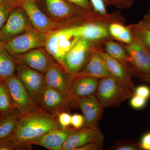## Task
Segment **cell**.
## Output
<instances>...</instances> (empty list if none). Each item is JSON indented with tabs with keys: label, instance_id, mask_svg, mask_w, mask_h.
<instances>
[{
	"label": "cell",
	"instance_id": "cell-1",
	"mask_svg": "<svg viewBox=\"0 0 150 150\" xmlns=\"http://www.w3.org/2000/svg\"><path fill=\"white\" fill-rule=\"evenodd\" d=\"M57 117L41 110L23 115L11 139L17 150L30 149V142L53 129H61Z\"/></svg>",
	"mask_w": 150,
	"mask_h": 150
},
{
	"label": "cell",
	"instance_id": "cell-2",
	"mask_svg": "<svg viewBox=\"0 0 150 150\" xmlns=\"http://www.w3.org/2000/svg\"><path fill=\"white\" fill-rule=\"evenodd\" d=\"M134 90L112 76L98 80L96 97L104 108L116 107L134 94Z\"/></svg>",
	"mask_w": 150,
	"mask_h": 150
},
{
	"label": "cell",
	"instance_id": "cell-3",
	"mask_svg": "<svg viewBox=\"0 0 150 150\" xmlns=\"http://www.w3.org/2000/svg\"><path fill=\"white\" fill-rule=\"evenodd\" d=\"M48 33L34 28L4 43V48L12 56L20 55L35 48L45 47Z\"/></svg>",
	"mask_w": 150,
	"mask_h": 150
},
{
	"label": "cell",
	"instance_id": "cell-4",
	"mask_svg": "<svg viewBox=\"0 0 150 150\" xmlns=\"http://www.w3.org/2000/svg\"><path fill=\"white\" fill-rule=\"evenodd\" d=\"M38 105L43 111L57 117L59 113L77 106L70 96L46 85L40 95Z\"/></svg>",
	"mask_w": 150,
	"mask_h": 150
},
{
	"label": "cell",
	"instance_id": "cell-5",
	"mask_svg": "<svg viewBox=\"0 0 150 150\" xmlns=\"http://www.w3.org/2000/svg\"><path fill=\"white\" fill-rule=\"evenodd\" d=\"M12 100L23 115L42 110L28 92L16 74L5 81Z\"/></svg>",
	"mask_w": 150,
	"mask_h": 150
},
{
	"label": "cell",
	"instance_id": "cell-6",
	"mask_svg": "<svg viewBox=\"0 0 150 150\" xmlns=\"http://www.w3.org/2000/svg\"><path fill=\"white\" fill-rule=\"evenodd\" d=\"M79 39L73 36L69 28H62L48 33L45 48L55 61L61 65L65 54Z\"/></svg>",
	"mask_w": 150,
	"mask_h": 150
},
{
	"label": "cell",
	"instance_id": "cell-7",
	"mask_svg": "<svg viewBox=\"0 0 150 150\" xmlns=\"http://www.w3.org/2000/svg\"><path fill=\"white\" fill-rule=\"evenodd\" d=\"M90 42L80 38L64 56L62 65L74 79L84 68L90 58Z\"/></svg>",
	"mask_w": 150,
	"mask_h": 150
},
{
	"label": "cell",
	"instance_id": "cell-8",
	"mask_svg": "<svg viewBox=\"0 0 150 150\" xmlns=\"http://www.w3.org/2000/svg\"><path fill=\"white\" fill-rule=\"evenodd\" d=\"M30 24L36 30L49 33L62 29L61 24L50 18L34 0H28L21 5Z\"/></svg>",
	"mask_w": 150,
	"mask_h": 150
},
{
	"label": "cell",
	"instance_id": "cell-9",
	"mask_svg": "<svg viewBox=\"0 0 150 150\" xmlns=\"http://www.w3.org/2000/svg\"><path fill=\"white\" fill-rule=\"evenodd\" d=\"M16 74L38 105L41 94L46 85L44 74L33 69L21 63H16Z\"/></svg>",
	"mask_w": 150,
	"mask_h": 150
},
{
	"label": "cell",
	"instance_id": "cell-10",
	"mask_svg": "<svg viewBox=\"0 0 150 150\" xmlns=\"http://www.w3.org/2000/svg\"><path fill=\"white\" fill-rule=\"evenodd\" d=\"M38 5L50 18L62 25V21L85 11L66 0H37Z\"/></svg>",
	"mask_w": 150,
	"mask_h": 150
},
{
	"label": "cell",
	"instance_id": "cell-11",
	"mask_svg": "<svg viewBox=\"0 0 150 150\" xmlns=\"http://www.w3.org/2000/svg\"><path fill=\"white\" fill-rule=\"evenodd\" d=\"M32 28L23 9L21 7L14 8L11 11L5 24L0 30V40L5 43Z\"/></svg>",
	"mask_w": 150,
	"mask_h": 150
},
{
	"label": "cell",
	"instance_id": "cell-12",
	"mask_svg": "<svg viewBox=\"0 0 150 150\" xmlns=\"http://www.w3.org/2000/svg\"><path fill=\"white\" fill-rule=\"evenodd\" d=\"M13 57L16 63H21L43 74H45L57 63L45 47L35 48Z\"/></svg>",
	"mask_w": 150,
	"mask_h": 150
},
{
	"label": "cell",
	"instance_id": "cell-13",
	"mask_svg": "<svg viewBox=\"0 0 150 150\" xmlns=\"http://www.w3.org/2000/svg\"><path fill=\"white\" fill-rule=\"evenodd\" d=\"M104 139L103 134L98 127L76 129L67 138L61 150H76L91 142L103 143Z\"/></svg>",
	"mask_w": 150,
	"mask_h": 150
},
{
	"label": "cell",
	"instance_id": "cell-14",
	"mask_svg": "<svg viewBox=\"0 0 150 150\" xmlns=\"http://www.w3.org/2000/svg\"><path fill=\"white\" fill-rule=\"evenodd\" d=\"M126 50L136 75L150 74V54L138 39L135 37L134 42L126 46Z\"/></svg>",
	"mask_w": 150,
	"mask_h": 150
},
{
	"label": "cell",
	"instance_id": "cell-15",
	"mask_svg": "<svg viewBox=\"0 0 150 150\" xmlns=\"http://www.w3.org/2000/svg\"><path fill=\"white\" fill-rule=\"evenodd\" d=\"M44 75L46 85L70 96L74 79L61 65L56 63Z\"/></svg>",
	"mask_w": 150,
	"mask_h": 150
},
{
	"label": "cell",
	"instance_id": "cell-16",
	"mask_svg": "<svg viewBox=\"0 0 150 150\" xmlns=\"http://www.w3.org/2000/svg\"><path fill=\"white\" fill-rule=\"evenodd\" d=\"M78 107L83 112L84 124L83 128H96L103 112L104 108L96 95L91 96L78 100Z\"/></svg>",
	"mask_w": 150,
	"mask_h": 150
},
{
	"label": "cell",
	"instance_id": "cell-17",
	"mask_svg": "<svg viewBox=\"0 0 150 150\" xmlns=\"http://www.w3.org/2000/svg\"><path fill=\"white\" fill-rule=\"evenodd\" d=\"M76 129L70 127L53 129L30 142V144L38 145L50 150H61L67 138Z\"/></svg>",
	"mask_w": 150,
	"mask_h": 150
},
{
	"label": "cell",
	"instance_id": "cell-18",
	"mask_svg": "<svg viewBox=\"0 0 150 150\" xmlns=\"http://www.w3.org/2000/svg\"><path fill=\"white\" fill-rule=\"evenodd\" d=\"M98 80L99 79L91 76L76 78L71 87L70 96L76 103L77 100L81 98L96 95Z\"/></svg>",
	"mask_w": 150,
	"mask_h": 150
},
{
	"label": "cell",
	"instance_id": "cell-19",
	"mask_svg": "<svg viewBox=\"0 0 150 150\" xmlns=\"http://www.w3.org/2000/svg\"><path fill=\"white\" fill-rule=\"evenodd\" d=\"M68 28L73 36L88 41L101 40L108 35L106 26L96 23H87Z\"/></svg>",
	"mask_w": 150,
	"mask_h": 150
},
{
	"label": "cell",
	"instance_id": "cell-20",
	"mask_svg": "<svg viewBox=\"0 0 150 150\" xmlns=\"http://www.w3.org/2000/svg\"><path fill=\"white\" fill-rule=\"evenodd\" d=\"M98 53L104 61L111 76L134 90L135 88L131 79V74L126 69V65L112 58L106 52Z\"/></svg>",
	"mask_w": 150,
	"mask_h": 150
},
{
	"label": "cell",
	"instance_id": "cell-21",
	"mask_svg": "<svg viewBox=\"0 0 150 150\" xmlns=\"http://www.w3.org/2000/svg\"><path fill=\"white\" fill-rule=\"evenodd\" d=\"M111 74L108 69L104 61L98 52L92 53L88 62L82 71L74 77L91 76L100 79L110 76Z\"/></svg>",
	"mask_w": 150,
	"mask_h": 150
},
{
	"label": "cell",
	"instance_id": "cell-22",
	"mask_svg": "<svg viewBox=\"0 0 150 150\" xmlns=\"http://www.w3.org/2000/svg\"><path fill=\"white\" fill-rule=\"evenodd\" d=\"M22 116L16 109L0 118V142L11 139L13 137Z\"/></svg>",
	"mask_w": 150,
	"mask_h": 150
},
{
	"label": "cell",
	"instance_id": "cell-23",
	"mask_svg": "<svg viewBox=\"0 0 150 150\" xmlns=\"http://www.w3.org/2000/svg\"><path fill=\"white\" fill-rule=\"evenodd\" d=\"M16 63L6 50L0 52V81H5L16 74Z\"/></svg>",
	"mask_w": 150,
	"mask_h": 150
},
{
	"label": "cell",
	"instance_id": "cell-24",
	"mask_svg": "<svg viewBox=\"0 0 150 150\" xmlns=\"http://www.w3.org/2000/svg\"><path fill=\"white\" fill-rule=\"evenodd\" d=\"M16 109L5 81H0V114L3 116Z\"/></svg>",
	"mask_w": 150,
	"mask_h": 150
},
{
	"label": "cell",
	"instance_id": "cell-25",
	"mask_svg": "<svg viewBox=\"0 0 150 150\" xmlns=\"http://www.w3.org/2000/svg\"><path fill=\"white\" fill-rule=\"evenodd\" d=\"M108 31L112 37L123 43L129 44L135 39L128 28L118 23L110 25Z\"/></svg>",
	"mask_w": 150,
	"mask_h": 150
},
{
	"label": "cell",
	"instance_id": "cell-26",
	"mask_svg": "<svg viewBox=\"0 0 150 150\" xmlns=\"http://www.w3.org/2000/svg\"><path fill=\"white\" fill-rule=\"evenodd\" d=\"M106 53L112 58L118 60L126 65L129 62V56L127 57L126 51L120 45L112 41H108L105 43Z\"/></svg>",
	"mask_w": 150,
	"mask_h": 150
},
{
	"label": "cell",
	"instance_id": "cell-27",
	"mask_svg": "<svg viewBox=\"0 0 150 150\" xmlns=\"http://www.w3.org/2000/svg\"><path fill=\"white\" fill-rule=\"evenodd\" d=\"M134 37L150 54V30L136 25L134 28Z\"/></svg>",
	"mask_w": 150,
	"mask_h": 150
},
{
	"label": "cell",
	"instance_id": "cell-28",
	"mask_svg": "<svg viewBox=\"0 0 150 150\" xmlns=\"http://www.w3.org/2000/svg\"><path fill=\"white\" fill-rule=\"evenodd\" d=\"M106 6H113L118 8L130 7L134 4V0H103Z\"/></svg>",
	"mask_w": 150,
	"mask_h": 150
},
{
	"label": "cell",
	"instance_id": "cell-29",
	"mask_svg": "<svg viewBox=\"0 0 150 150\" xmlns=\"http://www.w3.org/2000/svg\"><path fill=\"white\" fill-rule=\"evenodd\" d=\"M131 98L130 105L133 108L137 110L144 108L147 102V100L137 95H133Z\"/></svg>",
	"mask_w": 150,
	"mask_h": 150
},
{
	"label": "cell",
	"instance_id": "cell-30",
	"mask_svg": "<svg viewBox=\"0 0 150 150\" xmlns=\"http://www.w3.org/2000/svg\"><path fill=\"white\" fill-rule=\"evenodd\" d=\"M71 115L67 111L59 113L57 116L58 122L62 129H66L71 125Z\"/></svg>",
	"mask_w": 150,
	"mask_h": 150
},
{
	"label": "cell",
	"instance_id": "cell-31",
	"mask_svg": "<svg viewBox=\"0 0 150 150\" xmlns=\"http://www.w3.org/2000/svg\"><path fill=\"white\" fill-rule=\"evenodd\" d=\"M11 10L4 3L0 6V30L5 24L10 12Z\"/></svg>",
	"mask_w": 150,
	"mask_h": 150
},
{
	"label": "cell",
	"instance_id": "cell-32",
	"mask_svg": "<svg viewBox=\"0 0 150 150\" xmlns=\"http://www.w3.org/2000/svg\"><path fill=\"white\" fill-rule=\"evenodd\" d=\"M95 11L102 15L107 13L105 4L103 0H89Z\"/></svg>",
	"mask_w": 150,
	"mask_h": 150
},
{
	"label": "cell",
	"instance_id": "cell-33",
	"mask_svg": "<svg viewBox=\"0 0 150 150\" xmlns=\"http://www.w3.org/2000/svg\"><path fill=\"white\" fill-rule=\"evenodd\" d=\"M113 149L116 150H141L139 143L135 142H126L115 145Z\"/></svg>",
	"mask_w": 150,
	"mask_h": 150
},
{
	"label": "cell",
	"instance_id": "cell-34",
	"mask_svg": "<svg viewBox=\"0 0 150 150\" xmlns=\"http://www.w3.org/2000/svg\"><path fill=\"white\" fill-rule=\"evenodd\" d=\"M134 94L148 100L150 98V88L144 85L138 86L134 89Z\"/></svg>",
	"mask_w": 150,
	"mask_h": 150
},
{
	"label": "cell",
	"instance_id": "cell-35",
	"mask_svg": "<svg viewBox=\"0 0 150 150\" xmlns=\"http://www.w3.org/2000/svg\"><path fill=\"white\" fill-rule=\"evenodd\" d=\"M84 124V118L83 115L81 114H74L71 115V125L73 128L78 129L82 128Z\"/></svg>",
	"mask_w": 150,
	"mask_h": 150
},
{
	"label": "cell",
	"instance_id": "cell-36",
	"mask_svg": "<svg viewBox=\"0 0 150 150\" xmlns=\"http://www.w3.org/2000/svg\"><path fill=\"white\" fill-rule=\"evenodd\" d=\"M67 2L85 11L90 9L92 6L89 0H66Z\"/></svg>",
	"mask_w": 150,
	"mask_h": 150
},
{
	"label": "cell",
	"instance_id": "cell-37",
	"mask_svg": "<svg viewBox=\"0 0 150 150\" xmlns=\"http://www.w3.org/2000/svg\"><path fill=\"white\" fill-rule=\"evenodd\" d=\"M103 143L93 142L77 148L76 150H100L103 149Z\"/></svg>",
	"mask_w": 150,
	"mask_h": 150
},
{
	"label": "cell",
	"instance_id": "cell-38",
	"mask_svg": "<svg viewBox=\"0 0 150 150\" xmlns=\"http://www.w3.org/2000/svg\"><path fill=\"white\" fill-rule=\"evenodd\" d=\"M139 144L141 149L150 150V131L142 136Z\"/></svg>",
	"mask_w": 150,
	"mask_h": 150
},
{
	"label": "cell",
	"instance_id": "cell-39",
	"mask_svg": "<svg viewBox=\"0 0 150 150\" xmlns=\"http://www.w3.org/2000/svg\"><path fill=\"white\" fill-rule=\"evenodd\" d=\"M4 3L8 7L11 9L12 10L18 7L21 6V5L24 2L28 0H4ZM37 1V0H34Z\"/></svg>",
	"mask_w": 150,
	"mask_h": 150
},
{
	"label": "cell",
	"instance_id": "cell-40",
	"mask_svg": "<svg viewBox=\"0 0 150 150\" xmlns=\"http://www.w3.org/2000/svg\"><path fill=\"white\" fill-rule=\"evenodd\" d=\"M137 25L150 30V10L145 16L144 19Z\"/></svg>",
	"mask_w": 150,
	"mask_h": 150
},
{
	"label": "cell",
	"instance_id": "cell-41",
	"mask_svg": "<svg viewBox=\"0 0 150 150\" xmlns=\"http://www.w3.org/2000/svg\"><path fill=\"white\" fill-rule=\"evenodd\" d=\"M137 76H138V78L142 81L150 84V74L141 75Z\"/></svg>",
	"mask_w": 150,
	"mask_h": 150
},
{
	"label": "cell",
	"instance_id": "cell-42",
	"mask_svg": "<svg viewBox=\"0 0 150 150\" xmlns=\"http://www.w3.org/2000/svg\"><path fill=\"white\" fill-rule=\"evenodd\" d=\"M4 50V43H3V42H2L0 40V52L3 51Z\"/></svg>",
	"mask_w": 150,
	"mask_h": 150
},
{
	"label": "cell",
	"instance_id": "cell-43",
	"mask_svg": "<svg viewBox=\"0 0 150 150\" xmlns=\"http://www.w3.org/2000/svg\"><path fill=\"white\" fill-rule=\"evenodd\" d=\"M4 3V0H0V6L2 5Z\"/></svg>",
	"mask_w": 150,
	"mask_h": 150
},
{
	"label": "cell",
	"instance_id": "cell-44",
	"mask_svg": "<svg viewBox=\"0 0 150 150\" xmlns=\"http://www.w3.org/2000/svg\"><path fill=\"white\" fill-rule=\"evenodd\" d=\"M1 114H0V118H1Z\"/></svg>",
	"mask_w": 150,
	"mask_h": 150
}]
</instances>
